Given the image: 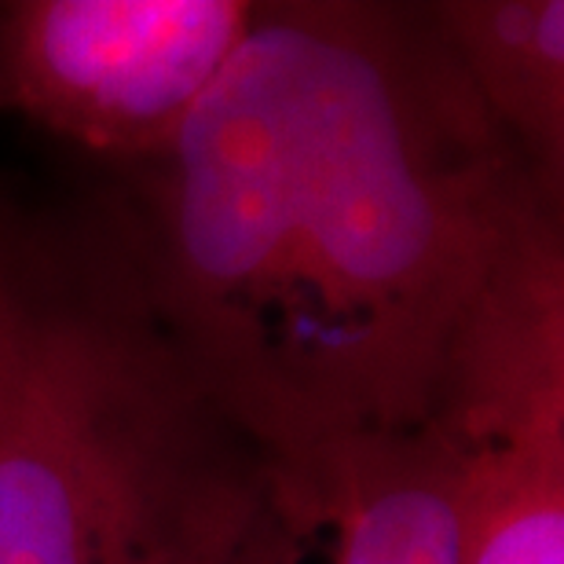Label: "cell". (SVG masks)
<instances>
[{"label":"cell","instance_id":"cell-3","mask_svg":"<svg viewBox=\"0 0 564 564\" xmlns=\"http://www.w3.org/2000/svg\"><path fill=\"white\" fill-rule=\"evenodd\" d=\"M429 419L455 458L458 564H564V217L491 286Z\"/></svg>","mask_w":564,"mask_h":564},{"label":"cell","instance_id":"cell-2","mask_svg":"<svg viewBox=\"0 0 564 564\" xmlns=\"http://www.w3.org/2000/svg\"><path fill=\"white\" fill-rule=\"evenodd\" d=\"M261 458L104 191L44 202L0 176V564H224Z\"/></svg>","mask_w":564,"mask_h":564},{"label":"cell","instance_id":"cell-1","mask_svg":"<svg viewBox=\"0 0 564 564\" xmlns=\"http://www.w3.org/2000/svg\"><path fill=\"white\" fill-rule=\"evenodd\" d=\"M158 315L264 451L408 433L564 213L429 4L253 0L217 85L99 187Z\"/></svg>","mask_w":564,"mask_h":564},{"label":"cell","instance_id":"cell-5","mask_svg":"<svg viewBox=\"0 0 564 564\" xmlns=\"http://www.w3.org/2000/svg\"><path fill=\"white\" fill-rule=\"evenodd\" d=\"M224 564H458L455 458L440 425L264 451Z\"/></svg>","mask_w":564,"mask_h":564},{"label":"cell","instance_id":"cell-4","mask_svg":"<svg viewBox=\"0 0 564 564\" xmlns=\"http://www.w3.org/2000/svg\"><path fill=\"white\" fill-rule=\"evenodd\" d=\"M253 0H0V118L110 173L154 158L217 85Z\"/></svg>","mask_w":564,"mask_h":564},{"label":"cell","instance_id":"cell-6","mask_svg":"<svg viewBox=\"0 0 564 564\" xmlns=\"http://www.w3.org/2000/svg\"><path fill=\"white\" fill-rule=\"evenodd\" d=\"M429 15L495 126L564 191L561 0H433Z\"/></svg>","mask_w":564,"mask_h":564}]
</instances>
